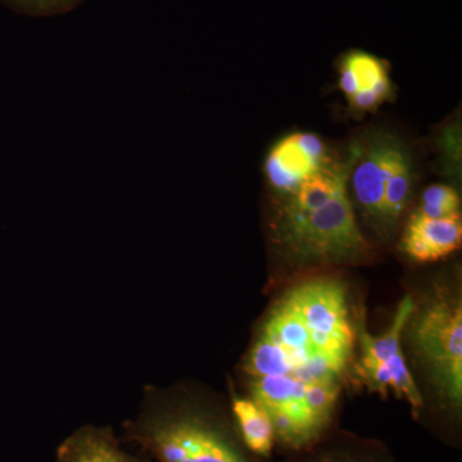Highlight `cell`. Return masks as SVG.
I'll list each match as a JSON object with an SVG mask.
<instances>
[{
  "label": "cell",
  "instance_id": "1",
  "mask_svg": "<svg viewBox=\"0 0 462 462\" xmlns=\"http://www.w3.org/2000/svg\"><path fill=\"white\" fill-rule=\"evenodd\" d=\"M356 330L342 282H300L273 306L245 360L252 400L275 437L302 447L320 436L354 360Z\"/></svg>",
  "mask_w": 462,
  "mask_h": 462
},
{
  "label": "cell",
  "instance_id": "2",
  "mask_svg": "<svg viewBox=\"0 0 462 462\" xmlns=\"http://www.w3.org/2000/svg\"><path fill=\"white\" fill-rule=\"evenodd\" d=\"M281 236L289 249L306 260L354 258L369 249L346 190L314 211L281 220Z\"/></svg>",
  "mask_w": 462,
  "mask_h": 462
},
{
  "label": "cell",
  "instance_id": "3",
  "mask_svg": "<svg viewBox=\"0 0 462 462\" xmlns=\"http://www.w3.org/2000/svg\"><path fill=\"white\" fill-rule=\"evenodd\" d=\"M416 351L430 367L445 396L462 400V306L460 300L438 297L412 322Z\"/></svg>",
  "mask_w": 462,
  "mask_h": 462
},
{
  "label": "cell",
  "instance_id": "4",
  "mask_svg": "<svg viewBox=\"0 0 462 462\" xmlns=\"http://www.w3.org/2000/svg\"><path fill=\"white\" fill-rule=\"evenodd\" d=\"M145 446L161 462H245L214 428L196 416H145Z\"/></svg>",
  "mask_w": 462,
  "mask_h": 462
},
{
  "label": "cell",
  "instance_id": "5",
  "mask_svg": "<svg viewBox=\"0 0 462 462\" xmlns=\"http://www.w3.org/2000/svg\"><path fill=\"white\" fill-rule=\"evenodd\" d=\"M404 148L400 142L385 134H376L365 145L356 144L352 165V187L361 208L374 220L382 223L385 188L397 158Z\"/></svg>",
  "mask_w": 462,
  "mask_h": 462
},
{
  "label": "cell",
  "instance_id": "6",
  "mask_svg": "<svg viewBox=\"0 0 462 462\" xmlns=\"http://www.w3.org/2000/svg\"><path fill=\"white\" fill-rule=\"evenodd\" d=\"M329 161L324 142L312 133H293L276 143L264 161V173L273 189H296Z\"/></svg>",
  "mask_w": 462,
  "mask_h": 462
},
{
  "label": "cell",
  "instance_id": "7",
  "mask_svg": "<svg viewBox=\"0 0 462 462\" xmlns=\"http://www.w3.org/2000/svg\"><path fill=\"white\" fill-rule=\"evenodd\" d=\"M461 215L430 218L413 214L404 230L401 248L416 263H436L460 249Z\"/></svg>",
  "mask_w": 462,
  "mask_h": 462
},
{
  "label": "cell",
  "instance_id": "8",
  "mask_svg": "<svg viewBox=\"0 0 462 462\" xmlns=\"http://www.w3.org/2000/svg\"><path fill=\"white\" fill-rule=\"evenodd\" d=\"M58 462H135L114 439L98 430H84L69 438L60 451Z\"/></svg>",
  "mask_w": 462,
  "mask_h": 462
},
{
  "label": "cell",
  "instance_id": "9",
  "mask_svg": "<svg viewBox=\"0 0 462 462\" xmlns=\"http://www.w3.org/2000/svg\"><path fill=\"white\" fill-rule=\"evenodd\" d=\"M233 411L249 449L254 454L269 455L275 439V430L266 410L254 400L236 398Z\"/></svg>",
  "mask_w": 462,
  "mask_h": 462
},
{
  "label": "cell",
  "instance_id": "10",
  "mask_svg": "<svg viewBox=\"0 0 462 462\" xmlns=\"http://www.w3.org/2000/svg\"><path fill=\"white\" fill-rule=\"evenodd\" d=\"M412 189L411 160L406 149L397 158L393 171L389 178L385 188L384 200H383L382 224L391 225L396 223L401 217Z\"/></svg>",
  "mask_w": 462,
  "mask_h": 462
},
{
  "label": "cell",
  "instance_id": "11",
  "mask_svg": "<svg viewBox=\"0 0 462 462\" xmlns=\"http://www.w3.org/2000/svg\"><path fill=\"white\" fill-rule=\"evenodd\" d=\"M460 207V196L454 188L436 184L424 190L416 214L430 218L452 217L461 215Z\"/></svg>",
  "mask_w": 462,
  "mask_h": 462
},
{
  "label": "cell",
  "instance_id": "12",
  "mask_svg": "<svg viewBox=\"0 0 462 462\" xmlns=\"http://www.w3.org/2000/svg\"><path fill=\"white\" fill-rule=\"evenodd\" d=\"M342 63L348 66L357 76L361 89L370 88L382 76L387 75L384 60H379L366 51H352L343 57Z\"/></svg>",
  "mask_w": 462,
  "mask_h": 462
},
{
  "label": "cell",
  "instance_id": "13",
  "mask_svg": "<svg viewBox=\"0 0 462 462\" xmlns=\"http://www.w3.org/2000/svg\"><path fill=\"white\" fill-rule=\"evenodd\" d=\"M12 8L35 17H51L78 8L84 0H5Z\"/></svg>",
  "mask_w": 462,
  "mask_h": 462
},
{
  "label": "cell",
  "instance_id": "14",
  "mask_svg": "<svg viewBox=\"0 0 462 462\" xmlns=\"http://www.w3.org/2000/svg\"><path fill=\"white\" fill-rule=\"evenodd\" d=\"M339 87L343 93L348 97V99H351L361 89L357 76L345 63H340Z\"/></svg>",
  "mask_w": 462,
  "mask_h": 462
},
{
  "label": "cell",
  "instance_id": "15",
  "mask_svg": "<svg viewBox=\"0 0 462 462\" xmlns=\"http://www.w3.org/2000/svg\"><path fill=\"white\" fill-rule=\"evenodd\" d=\"M349 100H351L352 105L358 111H370V109L375 108L382 102L369 88L358 90Z\"/></svg>",
  "mask_w": 462,
  "mask_h": 462
}]
</instances>
